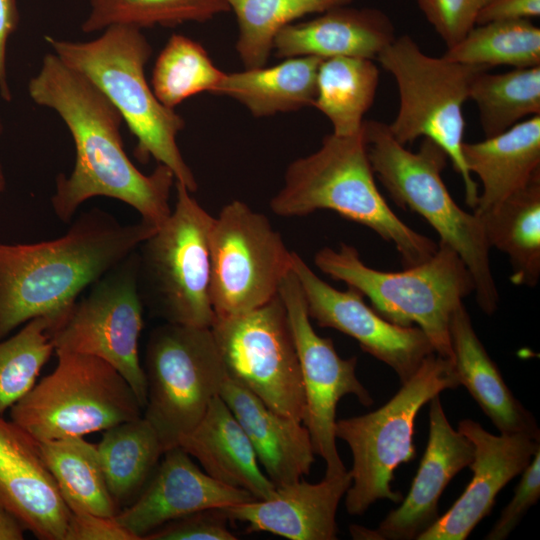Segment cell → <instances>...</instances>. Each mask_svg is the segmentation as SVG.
<instances>
[{"mask_svg": "<svg viewBox=\"0 0 540 540\" xmlns=\"http://www.w3.org/2000/svg\"><path fill=\"white\" fill-rule=\"evenodd\" d=\"M143 369V417L165 452L198 424L220 394L227 373L210 327L168 322L150 333Z\"/></svg>", "mask_w": 540, "mask_h": 540, "instance_id": "obj_11", "label": "cell"}, {"mask_svg": "<svg viewBox=\"0 0 540 540\" xmlns=\"http://www.w3.org/2000/svg\"><path fill=\"white\" fill-rule=\"evenodd\" d=\"M539 16L540 0H489L480 11L476 25L502 20H531Z\"/></svg>", "mask_w": 540, "mask_h": 540, "instance_id": "obj_42", "label": "cell"}, {"mask_svg": "<svg viewBox=\"0 0 540 540\" xmlns=\"http://www.w3.org/2000/svg\"><path fill=\"white\" fill-rule=\"evenodd\" d=\"M292 252L268 218L233 200L210 233V298L215 317L260 307L279 293Z\"/></svg>", "mask_w": 540, "mask_h": 540, "instance_id": "obj_13", "label": "cell"}, {"mask_svg": "<svg viewBox=\"0 0 540 540\" xmlns=\"http://www.w3.org/2000/svg\"><path fill=\"white\" fill-rule=\"evenodd\" d=\"M97 449L108 490L119 510L141 493L164 454L156 431L143 415L104 430Z\"/></svg>", "mask_w": 540, "mask_h": 540, "instance_id": "obj_29", "label": "cell"}, {"mask_svg": "<svg viewBox=\"0 0 540 540\" xmlns=\"http://www.w3.org/2000/svg\"><path fill=\"white\" fill-rule=\"evenodd\" d=\"M223 507L199 510L163 524L144 540H235Z\"/></svg>", "mask_w": 540, "mask_h": 540, "instance_id": "obj_39", "label": "cell"}, {"mask_svg": "<svg viewBox=\"0 0 540 540\" xmlns=\"http://www.w3.org/2000/svg\"><path fill=\"white\" fill-rule=\"evenodd\" d=\"M64 540H138L114 517L70 512Z\"/></svg>", "mask_w": 540, "mask_h": 540, "instance_id": "obj_41", "label": "cell"}, {"mask_svg": "<svg viewBox=\"0 0 540 540\" xmlns=\"http://www.w3.org/2000/svg\"><path fill=\"white\" fill-rule=\"evenodd\" d=\"M489 0H416L427 22L449 48L476 25Z\"/></svg>", "mask_w": 540, "mask_h": 540, "instance_id": "obj_38", "label": "cell"}, {"mask_svg": "<svg viewBox=\"0 0 540 540\" xmlns=\"http://www.w3.org/2000/svg\"><path fill=\"white\" fill-rule=\"evenodd\" d=\"M352 482L350 472L318 483L300 479L277 487L272 497L223 507L246 532H270L290 540H335L338 505Z\"/></svg>", "mask_w": 540, "mask_h": 540, "instance_id": "obj_21", "label": "cell"}, {"mask_svg": "<svg viewBox=\"0 0 540 540\" xmlns=\"http://www.w3.org/2000/svg\"><path fill=\"white\" fill-rule=\"evenodd\" d=\"M178 446L195 457L208 475L249 492L256 500L268 499L276 491L262 472L247 434L220 395Z\"/></svg>", "mask_w": 540, "mask_h": 540, "instance_id": "obj_24", "label": "cell"}, {"mask_svg": "<svg viewBox=\"0 0 540 540\" xmlns=\"http://www.w3.org/2000/svg\"><path fill=\"white\" fill-rule=\"evenodd\" d=\"M49 329L46 318L36 317L15 335L0 340V415L34 387L55 352Z\"/></svg>", "mask_w": 540, "mask_h": 540, "instance_id": "obj_37", "label": "cell"}, {"mask_svg": "<svg viewBox=\"0 0 540 540\" xmlns=\"http://www.w3.org/2000/svg\"><path fill=\"white\" fill-rule=\"evenodd\" d=\"M224 75L199 42L172 34L155 61L150 85L163 105L175 109L194 95L214 94Z\"/></svg>", "mask_w": 540, "mask_h": 540, "instance_id": "obj_36", "label": "cell"}, {"mask_svg": "<svg viewBox=\"0 0 540 540\" xmlns=\"http://www.w3.org/2000/svg\"><path fill=\"white\" fill-rule=\"evenodd\" d=\"M314 263L322 273L367 297L372 308L388 321L404 327L415 324L434 351L452 361L451 317L474 292V282L451 247L439 242L429 259L400 272L367 266L357 249L346 243L338 249H320Z\"/></svg>", "mask_w": 540, "mask_h": 540, "instance_id": "obj_6", "label": "cell"}, {"mask_svg": "<svg viewBox=\"0 0 540 540\" xmlns=\"http://www.w3.org/2000/svg\"><path fill=\"white\" fill-rule=\"evenodd\" d=\"M143 306L136 249L94 282L49 334L55 353L92 355L108 362L126 379L144 409L147 384L138 353Z\"/></svg>", "mask_w": 540, "mask_h": 540, "instance_id": "obj_14", "label": "cell"}, {"mask_svg": "<svg viewBox=\"0 0 540 540\" xmlns=\"http://www.w3.org/2000/svg\"><path fill=\"white\" fill-rule=\"evenodd\" d=\"M395 38L394 24L385 12L346 5L286 26L276 35L273 51L279 58L313 56L376 60Z\"/></svg>", "mask_w": 540, "mask_h": 540, "instance_id": "obj_22", "label": "cell"}, {"mask_svg": "<svg viewBox=\"0 0 540 540\" xmlns=\"http://www.w3.org/2000/svg\"><path fill=\"white\" fill-rule=\"evenodd\" d=\"M27 89L35 104L59 116L74 143L73 169L57 175L51 197L59 220L69 223L79 206L95 197L119 200L157 228L167 220L173 172L158 164L144 174L133 164L124 148L121 115L88 78L50 52Z\"/></svg>", "mask_w": 540, "mask_h": 540, "instance_id": "obj_1", "label": "cell"}, {"mask_svg": "<svg viewBox=\"0 0 540 540\" xmlns=\"http://www.w3.org/2000/svg\"><path fill=\"white\" fill-rule=\"evenodd\" d=\"M476 215L489 247L508 256L511 282L536 286L540 278V176L496 207Z\"/></svg>", "mask_w": 540, "mask_h": 540, "instance_id": "obj_28", "label": "cell"}, {"mask_svg": "<svg viewBox=\"0 0 540 540\" xmlns=\"http://www.w3.org/2000/svg\"><path fill=\"white\" fill-rule=\"evenodd\" d=\"M167 220L137 248L143 303L168 323L211 327L210 233L214 222L187 187L175 182Z\"/></svg>", "mask_w": 540, "mask_h": 540, "instance_id": "obj_9", "label": "cell"}, {"mask_svg": "<svg viewBox=\"0 0 540 540\" xmlns=\"http://www.w3.org/2000/svg\"><path fill=\"white\" fill-rule=\"evenodd\" d=\"M38 446L70 512L115 517L119 508L108 490L97 444L71 436Z\"/></svg>", "mask_w": 540, "mask_h": 540, "instance_id": "obj_30", "label": "cell"}, {"mask_svg": "<svg viewBox=\"0 0 540 540\" xmlns=\"http://www.w3.org/2000/svg\"><path fill=\"white\" fill-rule=\"evenodd\" d=\"M292 270L302 289L307 311L320 327L333 328L353 339L366 353L391 367L407 381L434 348L416 326L404 327L382 317L355 289H335L292 252Z\"/></svg>", "mask_w": 540, "mask_h": 540, "instance_id": "obj_16", "label": "cell"}, {"mask_svg": "<svg viewBox=\"0 0 540 540\" xmlns=\"http://www.w3.org/2000/svg\"><path fill=\"white\" fill-rule=\"evenodd\" d=\"M452 362L463 385L494 426L503 434L539 437L534 416L515 398L497 365L478 338L471 318L460 304L450 321Z\"/></svg>", "mask_w": 540, "mask_h": 540, "instance_id": "obj_26", "label": "cell"}, {"mask_svg": "<svg viewBox=\"0 0 540 540\" xmlns=\"http://www.w3.org/2000/svg\"><path fill=\"white\" fill-rule=\"evenodd\" d=\"M25 530L13 513L0 506V540H22Z\"/></svg>", "mask_w": 540, "mask_h": 540, "instance_id": "obj_44", "label": "cell"}, {"mask_svg": "<svg viewBox=\"0 0 540 540\" xmlns=\"http://www.w3.org/2000/svg\"><path fill=\"white\" fill-rule=\"evenodd\" d=\"M210 328L227 376L277 413L302 422V374L279 293L253 310L215 317Z\"/></svg>", "mask_w": 540, "mask_h": 540, "instance_id": "obj_12", "label": "cell"}, {"mask_svg": "<svg viewBox=\"0 0 540 540\" xmlns=\"http://www.w3.org/2000/svg\"><path fill=\"white\" fill-rule=\"evenodd\" d=\"M269 207L281 217L332 210L393 243L405 268L426 261L438 248L397 217L380 193L363 129L351 136L331 133L318 150L291 162Z\"/></svg>", "mask_w": 540, "mask_h": 540, "instance_id": "obj_3", "label": "cell"}, {"mask_svg": "<svg viewBox=\"0 0 540 540\" xmlns=\"http://www.w3.org/2000/svg\"><path fill=\"white\" fill-rule=\"evenodd\" d=\"M486 138L540 115V66L513 68L503 73L482 70L469 91Z\"/></svg>", "mask_w": 540, "mask_h": 540, "instance_id": "obj_33", "label": "cell"}, {"mask_svg": "<svg viewBox=\"0 0 540 540\" xmlns=\"http://www.w3.org/2000/svg\"><path fill=\"white\" fill-rule=\"evenodd\" d=\"M379 74L374 60L368 58L322 60L312 106L328 118L333 134L351 136L361 132L364 115L376 96Z\"/></svg>", "mask_w": 540, "mask_h": 540, "instance_id": "obj_31", "label": "cell"}, {"mask_svg": "<svg viewBox=\"0 0 540 540\" xmlns=\"http://www.w3.org/2000/svg\"><path fill=\"white\" fill-rule=\"evenodd\" d=\"M459 385L453 362L433 352L386 404L336 421V438L348 444L353 457L352 482L345 494L350 515L363 514L378 500H402L391 482L394 470L415 457L412 440L417 414L434 396Z\"/></svg>", "mask_w": 540, "mask_h": 540, "instance_id": "obj_8", "label": "cell"}, {"mask_svg": "<svg viewBox=\"0 0 540 540\" xmlns=\"http://www.w3.org/2000/svg\"><path fill=\"white\" fill-rule=\"evenodd\" d=\"M101 32L88 41L44 39L51 52L88 78L117 109L137 140L136 157L167 166L176 182L195 192L197 181L177 144L185 121L157 99L145 76L151 44L134 27L111 26Z\"/></svg>", "mask_w": 540, "mask_h": 540, "instance_id": "obj_4", "label": "cell"}, {"mask_svg": "<svg viewBox=\"0 0 540 540\" xmlns=\"http://www.w3.org/2000/svg\"><path fill=\"white\" fill-rule=\"evenodd\" d=\"M462 153L482 186L474 213H484L540 176V115L482 141L464 142Z\"/></svg>", "mask_w": 540, "mask_h": 540, "instance_id": "obj_25", "label": "cell"}, {"mask_svg": "<svg viewBox=\"0 0 540 540\" xmlns=\"http://www.w3.org/2000/svg\"><path fill=\"white\" fill-rule=\"evenodd\" d=\"M376 60L394 77L398 89V111L388 124L392 136L404 146L420 137L439 145L461 176L466 203L474 209L479 191L462 153L463 107L474 77L487 68L430 56L406 34L396 37Z\"/></svg>", "mask_w": 540, "mask_h": 540, "instance_id": "obj_7", "label": "cell"}, {"mask_svg": "<svg viewBox=\"0 0 540 540\" xmlns=\"http://www.w3.org/2000/svg\"><path fill=\"white\" fill-rule=\"evenodd\" d=\"M514 496L502 510L497 522L485 536L486 540H505L520 523L528 510L540 498V448L521 473Z\"/></svg>", "mask_w": 540, "mask_h": 540, "instance_id": "obj_40", "label": "cell"}, {"mask_svg": "<svg viewBox=\"0 0 540 540\" xmlns=\"http://www.w3.org/2000/svg\"><path fill=\"white\" fill-rule=\"evenodd\" d=\"M442 56L487 69L499 65L540 66V29L528 19L477 24Z\"/></svg>", "mask_w": 540, "mask_h": 540, "instance_id": "obj_34", "label": "cell"}, {"mask_svg": "<svg viewBox=\"0 0 540 540\" xmlns=\"http://www.w3.org/2000/svg\"><path fill=\"white\" fill-rule=\"evenodd\" d=\"M429 402L428 443L407 496L376 529L351 525L352 538L417 540L440 516L438 502L446 486L472 463L475 449L471 440L451 426L439 395Z\"/></svg>", "mask_w": 540, "mask_h": 540, "instance_id": "obj_17", "label": "cell"}, {"mask_svg": "<svg viewBox=\"0 0 540 540\" xmlns=\"http://www.w3.org/2000/svg\"><path fill=\"white\" fill-rule=\"evenodd\" d=\"M219 395L241 424L276 488L310 474L315 453L302 422L277 413L228 376Z\"/></svg>", "mask_w": 540, "mask_h": 540, "instance_id": "obj_23", "label": "cell"}, {"mask_svg": "<svg viewBox=\"0 0 540 540\" xmlns=\"http://www.w3.org/2000/svg\"><path fill=\"white\" fill-rule=\"evenodd\" d=\"M55 369L10 409L37 442L104 431L143 415L126 379L101 358L56 352Z\"/></svg>", "mask_w": 540, "mask_h": 540, "instance_id": "obj_10", "label": "cell"}, {"mask_svg": "<svg viewBox=\"0 0 540 540\" xmlns=\"http://www.w3.org/2000/svg\"><path fill=\"white\" fill-rule=\"evenodd\" d=\"M163 456L141 493L114 517L138 540L184 515L256 500L249 492L202 471L179 446Z\"/></svg>", "mask_w": 540, "mask_h": 540, "instance_id": "obj_19", "label": "cell"}, {"mask_svg": "<svg viewBox=\"0 0 540 540\" xmlns=\"http://www.w3.org/2000/svg\"><path fill=\"white\" fill-rule=\"evenodd\" d=\"M0 506L41 540H64L70 510L38 442L0 415Z\"/></svg>", "mask_w": 540, "mask_h": 540, "instance_id": "obj_20", "label": "cell"}, {"mask_svg": "<svg viewBox=\"0 0 540 540\" xmlns=\"http://www.w3.org/2000/svg\"><path fill=\"white\" fill-rule=\"evenodd\" d=\"M279 295L286 307L300 364L307 428L314 453L326 464V477L347 472L336 445V409L345 395H355L370 406L373 399L356 376L357 358L340 357L330 338L319 336L311 324L306 301L291 270L282 280Z\"/></svg>", "mask_w": 540, "mask_h": 540, "instance_id": "obj_15", "label": "cell"}, {"mask_svg": "<svg viewBox=\"0 0 540 540\" xmlns=\"http://www.w3.org/2000/svg\"><path fill=\"white\" fill-rule=\"evenodd\" d=\"M458 430L474 445L469 465L472 479L452 507L417 540H465L490 514L500 490L524 471L540 448L539 437L527 433L494 435L472 419L461 420Z\"/></svg>", "mask_w": 540, "mask_h": 540, "instance_id": "obj_18", "label": "cell"}, {"mask_svg": "<svg viewBox=\"0 0 540 540\" xmlns=\"http://www.w3.org/2000/svg\"><path fill=\"white\" fill-rule=\"evenodd\" d=\"M89 12L81 25L84 33L111 26L142 30L173 27L186 22H206L229 12L226 0H89Z\"/></svg>", "mask_w": 540, "mask_h": 540, "instance_id": "obj_35", "label": "cell"}, {"mask_svg": "<svg viewBox=\"0 0 540 540\" xmlns=\"http://www.w3.org/2000/svg\"><path fill=\"white\" fill-rule=\"evenodd\" d=\"M156 229L142 219L122 224L110 213L93 208L56 239L0 242V340L36 317L49 321V332L57 328L79 295Z\"/></svg>", "mask_w": 540, "mask_h": 540, "instance_id": "obj_2", "label": "cell"}, {"mask_svg": "<svg viewBox=\"0 0 540 540\" xmlns=\"http://www.w3.org/2000/svg\"><path fill=\"white\" fill-rule=\"evenodd\" d=\"M3 132H4V124H3V120H2V117H1V114H0V139H1L2 135H3ZM6 187H7V179H6V175H5L3 166L0 163V198L3 195V193L5 192Z\"/></svg>", "mask_w": 540, "mask_h": 540, "instance_id": "obj_45", "label": "cell"}, {"mask_svg": "<svg viewBox=\"0 0 540 540\" xmlns=\"http://www.w3.org/2000/svg\"><path fill=\"white\" fill-rule=\"evenodd\" d=\"M363 135L375 177L393 201L422 216L468 268L476 301L493 314L499 293L492 274L490 247L479 217L463 210L450 195L442 172L448 161L445 151L424 138L417 152L408 150L391 134L388 124L364 120Z\"/></svg>", "mask_w": 540, "mask_h": 540, "instance_id": "obj_5", "label": "cell"}, {"mask_svg": "<svg viewBox=\"0 0 540 540\" xmlns=\"http://www.w3.org/2000/svg\"><path fill=\"white\" fill-rule=\"evenodd\" d=\"M322 60L291 57L270 67L225 73L214 94L235 99L254 117L297 111L313 105Z\"/></svg>", "mask_w": 540, "mask_h": 540, "instance_id": "obj_27", "label": "cell"}, {"mask_svg": "<svg viewBox=\"0 0 540 540\" xmlns=\"http://www.w3.org/2000/svg\"><path fill=\"white\" fill-rule=\"evenodd\" d=\"M238 26L236 51L245 68L265 66L276 35L286 26L353 0H226Z\"/></svg>", "mask_w": 540, "mask_h": 540, "instance_id": "obj_32", "label": "cell"}, {"mask_svg": "<svg viewBox=\"0 0 540 540\" xmlns=\"http://www.w3.org/2000/svg\"><path fill=\"white\" fill-rule=\"evenodd\" d=\"M19 24V11L16 0H0V95L9 102L12 92L7 74V45L10 36Z\"/></svg>", "mask_w": 540, "mask_h": 540, "instance_id": "obj_43", "label": "cell"}]
</instances>
